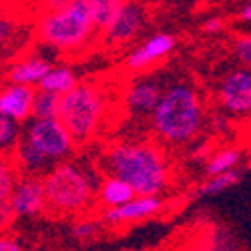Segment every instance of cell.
I'll return each mask as SVG.
<instances>
[{
  "mask_svg": "<svg viewBox=\"0 0 251 251\" xmlns=\"http://www.w3.org/2000/svg\"><path fill=\"white\" fill-rule=\"evenodd\" d=\"M100 167L127 181L137 195H161L171 183V161L153 141H119L104 151Z\"/></svg>",
  "mask_w": 251,
  "mask_h": 251,
  "instance_id": "1",
  "label": "cell"
},
{
  "mask_svg": "<svg viewBox=\"0 0 251 251\" xmlns=\"http://www.w3.org/2000/svg\"><path fill=\"white\" fill-rule=\"evenodd\" d=\"M207 121L205 100L191 82H171L163 89L155 111L149 117L155 137L165 145H187L195 141Z\"/></svg>",
  "mask_w": 251,
  "mask_h": 251,
  "instance_id": "2",
  "label": "cell"
},
{
  "mask_svg": "<svg viewBox=\"0 0 251 251\" xmlns=\"http://www.w3.org/2000/svg\"><path fill=\"white\" fill-rule=\"evenodd\" d=\"M76 141L58 117H30L23 123V135L12 153L20 175H47L54 165L75 155Z\"/></svg>",
  "mask_w": 251,
  "mask_h": 251,
  "instance_id": "3",
  "label": "cell"
},
{
  "mask_svg": "<svg viewBox=\"0 0 251 251\" xmlns=\"http://www.w3.org/2000/svg\"><path fill=\"white\" fill-rule=\"evenodd\" d=\"M99 32L89 0H67L60 6L43 10L34 30L40 45L65 54L87 50Z\"/></svg>",
  "mask_w": 251,
  "mask_h": 251,
  "instance_id": "4",
  "label": "cell"
},
{
  "mask_svg": "<svg viewBox=\"0 0 251 251\" xmlns=\"http://www.w3.org/2000/svg\"><path fill=\"white\" fill-rule=\"evenodd\" d=\"M100 179L80 161H62L43 175L49 211L56 215H82L97 201Z\"/></svg>",
  "mask_w": 251,
  "mask_h": 251,
  "instance_id": "5",
  "label": "cell"
},
{
  "mask_svg": "<svg viewBox=\"0 0 251 251\" xmlns=\"http://www.w3.org/2000/svg\"><path fill=\"white\" fill-rule=\"evenodd\" d=\"M107 113L109 97L95 82H78L75 89L60 95L58 119L67 125L78 145H87L99 135Z\"/></svg>",
  "mask_w": 251,
  "mask_h": 251,
  "instance_id": "6",
  "label": "cell"
},
{
  "mask_svg": "<svg viewBox=\"0 0 251 251\" xmlns=\"http://www.w3.org/2000/svg\"><path fill=\"white\" fill-rule=\"evenodd\" d=\"M217 107L231 119L251 117V69L239 67L225 73L215 89Z\"/></svg>",
  "mask_w": 251,
  "mask_h": 251,
  "instance_id": "7",
  "label": "cell"
},
{
  "mask_svg": "<svg viewBox=\"0 0 251 251\" xmlns=\"http://www.w3.org/2000/svg\"><path fill=\"white\" fill-rule=\"evenodd\" d=\"M8 205L14 219H36L49 211V201L45 193L43 177L20 175L10 193Z\"/></svg>",
  "mask_w": 251,
  "mask_h": 251,
  "instance_id": "8",
  "label": "cell"
},
{
  "mask_svg": "<svg viewBox=\"0 0 251 251\" xmlns=\"http://www.w3.org/2000/svg\"><path fill=\"white\" fill-rule=\"evenodd\" d=\"M145 23H147V12L143 4H139L137 0H127L117 16L100 30V36L109 47H125L143 32Z\"/></svg>",
  "mask_w": 251,
  "mask_h": 251,
  "instance_id": "9",
  "label": "cell"
},
{
  "mask_svg": "<svg viewBox=\"0 0 251 251\" xmlns=\"http://www.w3.org/2000/svg\"><path fill=\"white\" fill-rule=\"evenodd\" d=\"M177 47V38L169 32H155L137 45L125 58V69L139 75L145 73L171 56Z\"/></svg>",
  "mask_w": 251,
  "mask_h": 251,
  "instance_id": "10",
  "label": "cell"
},
{
  "mask_svg": "<svg viewBox=\"0 0 251 251\" xmlns=\"http://www.w3.org/2000/svg\"><path fill=\"white\" fill-rule=\"evenodd\" d=\"M165 209L161 195H135L119 207L102 209V223L109 227H127L159 215Z\"/></svg>",
  "mask_w": 251,
  "mask_h": 251,
  "instance_id": "11",
  "label": "cell"
},
{
  "mask_svg": "<svg viewBox=\"0 0 251 251\" xmlns=\"http://www.w3.org/2000/svg\"><path fill=\"white\" fill-rule=\"evenodd\" d=\"M163 89L165 87L161 82H157L151 76L135 78L123 95L125 109H127L133 117H147L149 119L157 107L161 95H163Z\"/></svg>",
  "mask_w": 251,
  "mask_h": 251,
  "instance_id": "12",
  "label": "cell"
},
{
  "mask_svg": "<svg viewBox=\"0 0 251 251\" xmlns=\"http://www.w3.org/2000/svg\"><path fill=\"white\" fill-rule=\"evenodd\" d=\"M36 87L10 82L0 89V113L14 119L16 123H26L32 117V102H34Z\"/></svg>",
  "mask_w": 251,
  "mask_h": 251,
  "instance_id": "13",
  "label": "cell"
},
{
  "mask_svg": "<svg viewBox=\"0 0 251 251\" xmlns=\"http://www.w3.org/2000/svg\"><path fill=\"white\" fill-rule=\"evenodd\" d=\"M52 60L40 52H30L25 56H18L12 65L8 67V80L10 82H20V85H30L38 87L40 80L47 76V73L52 69Z\"/></svg>",
  "mask_w": 251,
  "mask_h": 251,
  "instance_id": "14",
  "label": "cell"
},
{
  "mask_svg": "<svg viewBox=\"0 0 251 251\" xmlns=\"http://www.w3.org/2000/svg\"><path fill=\"white\" fill-rule=\"evenodd\" d=\"M137 193L133 191V187L115 175H104L99 183L97 189V205L100 209H111V207H119L123 203H127L129 199H133Z\"/></svg>",
  "mask_w": 251,
  "mask_h": 251,
  "instance_id": "15",
  "label": "cell"
},
{
  "mask_svg": "<svg viewBox=\"0 0 251 251\" xmlns=\"http://www.w3.org/2000/svg\"><path fill=\"white\" fill-rule=\"evenodd\" d=\"M78 85V76L76 73L67 67V65H58V67H52L47 76L40 80L38 89H45V91H50L54 95H65L69 93L71 89H75Z\"/></svg>",
  "mask_w": 251,
  "mask_h": 251,
  "instance_id": "16",
  "label": "cell"
},
{
  "mask_svg": "<svg viewBox=\"0 0 251 251\" xmlns=\"http://www.w3.org/2000/svg\"><path fill=\"white\" fill-rule=\"evenodd\" d=\"M241 157H243V153L237 147H225V149L213 151L211 155H209V159L205 161V175L211 177V175H219V173L239 169Z\"/></svg>",
  "mask_w": 251,
  "mask_h": 251,
  "instance_id": "17",
  "label": "cell"
},
{
  "mask_svg": "<svg viewBox=\"0 0 251 251\" xmlns=\"http://www.w3.org/2000/svg\"><path fill=\"white\" fill-rule=\"evenodd\" d=\"M239 181H241V171L239 169L227 171V173H219V175H211V177H207L199 185V189L195 191V195L199 199L215 197V195H219V193H223L227 189H231V187H235Z\"/></svg>",
  "mask_w": 251,
  "mask_h": 251,
  "instance_id": "18",
  "label": "cell"
},
{
  "mask_svg": "<svg viewBox=\"0 0 251 251\" xmlns=\"http://www.w3.org/2000/svg\"><path fill=\"white\" fill-rule=\"evenodd\" d=\"M18 179H20V171H18L12 155L0 153V205L8 203L10 193H12Z\"/></svg>",
  "mask_w": 251,
  "mask_h": 251,
  "instance_id": "19",
  "label": "cell"
},
{
  "mask_svg": "<svg viewBox=\"0 0 251 251\" xmlns=\"http://www.w3.org/2000/svg\"><path fill=\"white\" fill-rule=\"evenodd\" d=\"M23 36V26L18 18L0 12V56H6V49H16L18 38Z\"/></svg>",
  "mask_w": 251,
  "mask_h": 251,
  "instance_id": "20",
  "label": "cell"
},
{
  "mask_svg": "<svg viewBox=\"0 0 251 251\" xmlns=\"http://www.w3.org/2000/svg\"><path fill=\"white\" fill-rule=\"evenodd\" d=\"M127 0H89L91 16L95 20V25L99 30H102L111 20L117 16V12L123 8V4Z\"/></svg>",
  "mask_w": 251,
  "mask_h": 251,
  "instance_id": "21",
  "label": "cell"
},
{
  "mask_svg": "<svg viewBox=\"0 0 251 251\" xmlns=\"http://www.w3.org/2000/svg\"><path fill=\"white\" fill-rule=\"evenodd\" d=\"M23 135V125L0 113V153L12 155Z\"/></svg>",
  "mask_w": 251,
  "mask_h": 251,
  "instance_id": "22",
  "label": "cell"
},
{
  "mask_svg": "<svg viewBox=\"0 0 251 251\" xmlns=\"http://www.w3.org/2000/svg\"><path fill=\"white\" fill-rule=\"evenodd\" d=\"M58 107H60V95L36 87L34 102H32V117H38V119L58 117Z\"/></svg>",
  "mask_w": 251,
  "mask_h": 251,
  "instance_id": "23",
  "label": "cell"
},
{
  "mask_svg": "<svg viewBox=\"0 0 251 251\" xmlns=\"http://www.w3.org/2000/svg\"><path fill=\"white\" fill-rule=\"evenodd\" d=\"M100 225H102V219L97 221V219H91V217H78L71 227V235L78 243H91L99 237Z\"/></svg>",
  "mask_w": 251,
  "mask_h": 251,
  "instance_id": "24",
  "label": "cell"
},
{
  "mask_svg": "<svg viewBox=\"0 0 251 251\" xmlns=\"http://www.w3.org/2000/svg\"><path fill=\"white\" fill-rule=\"evenodd\" d=\"M233 56L241 67H249L251 69V32H243L237 34L233 38Z\"/></svg>",
  "mask_w": 251,
  "mask_h": 251,
  "instance_id": "25",
  "label": "cell"
},
{
  "mask_svg": "<svg viewBox=\"0 0 251 251\" xmlns=\"http://www.w3.org/2000/svg\"><path fill=\"white\" fill-rule=\"evenodd\" d=\"M213 153V147H211V141H201L197 145H193L191 151H189V159L191 161H207L209 155Z\"/></svg>",
  "mask_w": 251,
  "mask_h": 251,
  "instance_id": "26",
  "label": "cell"
},
{
  "mask_svg": "<svg viewBox=\"0 0 251 251\" xmlns=\"http://www.w3.org/2000/svg\"><path fill=\"white\" fill-rule=\"evenodd\" d=\"M223 28H225L223 16H209L205 23H203V32H207V34H217Z\"/></svg>",
  "mask_w": 251,
  "mask_h": 251,
  "instance_id": "27",
  "label": "cell"
},
{
  "mask_svg": "<svg viewBox=\"0 0 251 251\" xmlns=\"http://www.w3.org/2000/svg\"><path fill=\"white\" fill-rule=\"evenodd\" d=\"M23 245L18 243L16 237L8 235V233H0V251H20Z\"/></svg>",
  "mask_w": 251,
  "mask_h": 251,
  "instance_id": "28",
  "label": "cell"
},
{
  "mask_svg": "<svg viewBox=\"0 0 251 251\" xmlns=\"http://www.w3.org/2000/svg\"><path fill=\"white\" fill-rule=\"evenodd\" d=\"M237 18L241 20L243 25L251 26V0H247V2L241 4V8L237 10Z\"/></svg>",
  "mask_w": 251,
  "mask_h": 251,
  "instance_id": "29",
  "label": "cell"
},
{
  "mask_svg": "<svg viewBox=\"0 0 251 251\" xmlns=\"http://www.w3.org/2000/svg\"><path fill=\"white\" fill-rule=\"evenodd\" d=\"M34 2L40 6V10H49V8H54V6L65 4L67 0H34Z\"/></svg>",
  "mask_w": 251,
  "mask_h": 251,
  "instance_id": "30",
  "label": "cell"
},
{
  "mask_svg": "<svg viewBox=\"0 0 251 251\" xmlns=\"http://www.w3.org/2000/svg\"><path fill=\"white\" fill-rule=\"evenodd\" d=\"M0 2H2V0H0Z\"/></svg>",
  "mask_w": 251,
  "mask_h": 251,
  "instance_id": "31",
  "label": "cell"
}]
</instances>
